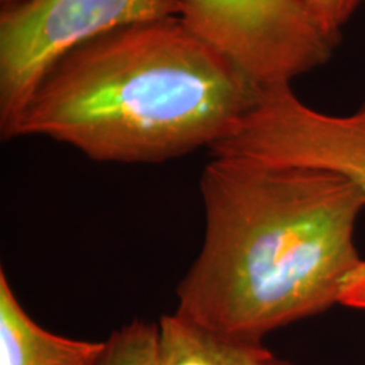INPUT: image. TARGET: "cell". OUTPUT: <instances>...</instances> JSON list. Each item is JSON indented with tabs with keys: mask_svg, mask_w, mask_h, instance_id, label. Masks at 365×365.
I'll use <instances>...</instances> for the list:
<instances>
[{
	"mask_svg": "<svg viewBox=\"0 0 365 365\" xmlns=\"http://www.w3.org/2000/svg\"><path fill=\"white\" fill-rule=\"evenodd\" d=\"M205 240L175 313L235 339L339 304L360 265V187L334 172L212 157L200 176Z\"/></svg>",
	"mask_w": 365,
	"mask_h": 365,
	"instance_id": "1",
	"label": "cell"
},
{
	"mask_svg": "<svg viewBox=\"0 0 365 365\" xmlns=\"http://www.w3.org/2000/svg\"><path fill=\"white\" fill-rule=\"evenodd\" d=\"M259 88L180 16L146 21L60 58L16 138L46 137L99 163L160 164L226 138Z\"/></svg>",
	"mask_w": 365,
	"mask_h": 365,
	"instance_id": "2",
	"label": "cell"
},
{
	"mask_svg": "<svg viewBox=\"0 0 365 365\" xmlns=\"http://www.w3.org/2000/svg\"><path fill=\"white\" fill-rule=\"evenodd\" d=\"M180 15V0H29L0 11L1 140L16 138L41 81L66 54L119 27Z\"/></svg>",
	"mask_w": 365,
	"mask_h": 365,
	"instance_id": "3",
	"label": "cell"
},
{
	"mask_svg": "<svg viewBox=\"0 0 365 365\" xmlns=\"http://www.w3.org/2000/svg\"><path fill=\"white\" fill-rule=\"evenodd\" d=\"M182 22L257 87L291 84L329 61L337 39L298 0H180Z\"/></svg>",
	"mask_w": 365,
	"mask_h": 365,
	"instance_id": "4",
	"label": "cell"
},
{
	"mask_svg": "<svg viewBox=\"0 0 365 365\" xmlns=\"http://www.w3.org/2000/svg\"><path fill=\"white\" fill-rule=\"evenodd\" d=\"M210 153L334 172L365 194V102L352 113L329 114L306 105L291 84L262 87L248 113Z\"/></svg>",
	"mask_w": 365,
	"mask_h": 365,
	"instance_id": "5",
	"label": "cell"
},
{
	"mask_svg": "<svg viewBox=\"0 0 365 365\" xmlns=\"http://www.w3.org/2000/svg\"><path fill=\"white\" fill-rule=\"evenodd\" d=\"M105 352L106 339H68L38 325L0 271V365H101Z\"/></svg>",
	"mask_w": 365,
	"mask_h": 365,
	"instance_id": "6",
	"label": "cell"
},
{
	"mask_svg": "<svg viewBox=\"0 0 365 365\" xmlns=\"http://www.w3.org/2000/svg\"><path fill=\"white\" fill-rule=\"evenodd\" d=\"M157 365H292L261 342L232 339L209 330L184 331L165 345Z\"/></svg>",
	"mask_w": 365,
	"mask_h": 365,
	"instance_id": "7",
	"label": "cell"
},
{
	"mask_svg": "<svg viewBox=\"0 0 365 365\" xmlns=\"http://www.w3.org/2000/svg\"><path fill=\"white\" fill-rule=\"evenodd\" d=\"M158 327L133 319L106 339L101 365H156Z\"/></svg>",
	"mask_w": 365,
	"mask_h": 365,
	"instance_id": "8",
	"label": "cell"
},
{
	"mask_svg": "<svg viewBox=\"0 0 365 365\" xmlns=\"http://www.w3.org/2000/svg\"><path fill=\"white\" fill-rule=\"evenodd\" d=\"M327 36L339 41V33L365 0H298Z\"/></svg>",
	"mask_w": 365,
	"mask_h": 365,
	"instance_id": "9",
	"label": "cell"
},
{
	"mask_svg": "<svg viewBox=\"0 0 365 365\" xmlns=\"http://www.w3.org/2000/svg\"><path fill=\"white\" fill-rule=\"evenodd\" d=\"M339 304L365 310V261H361L342 289Z\"/></svg>",
	"mask_w": 365,
	"mask_h": 365,
	"instance_id": "10",
	"label": "cell"
},
{
	"mask_svg": "<svg viewBox=\"0 0 365 365\" xmlns=\"http://www.w3.org/2000/svg\"><path fill=\"white\" fill-rule=\"evenodd\" d=\"M29 0H0V11H4V10H10L14 7H18L24 3H26Z\"/></svg>",
	"mask_w": 365,
	"mask_h": 365,
	"instance_id": "11",
	"label": "cell"
}]
</instances>
